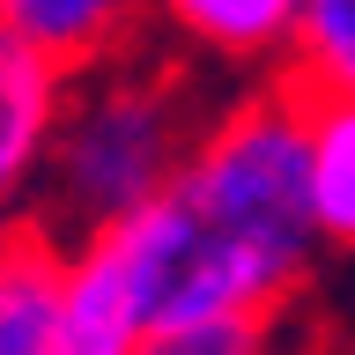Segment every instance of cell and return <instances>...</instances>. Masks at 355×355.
<instances>
[{
    "label": "cell",
    "mask_w": 355,
    "mask_h": 355,
    "mask_svg": "<svg viewBox=\"0 0 355 355\" xmlns=\"http://www.w3.org/2000/svg\"><path fill=\"white\" fill-rule=\"evenodd\" d=\"M207 89L178 52H163L155 37H141L133 52L104 60L96 74L67 82L60 126L37 171V207L22 215L44 237H96L111 222L141 215L171 193L193 148L207 141Z\"/></svg>",
    "instance_id": "7a4b0ae2"
},
{
    "label": "cell",
    "mask_w": 355,
    "mask_h": 355,
    "mask_svg": "<svg viewBox=\"0 0 355 355\" xmlns=\"http://www.w3.org/2000/svg\"><path fill=\"white\" fill-rule=\"evenodd\" d=\"M0 30L82 82L148 37V0H0Z\"/></svg>",
    "instance_id": "3957f363"
},
{
    "label": "cell",
    "mask_w": 355,
    "mask_h": 355,
    "mask_svg": "<svg viewBox=\"0 0 355 355\" xmlns=\"http://www.w3.org/2000/svg\"><path fill=\"white\" fill-rule=\"evenodd\" d=\"M67 304V244L30 215L0 230V355H60Z\"/></svg>",
    "instance_id": "5b68a950"
},
{
    "label": "cell",
    "mask_w": 355,
    "mask_h": 355,
    "mask_svg": "<svg viewBox=\"0 0 355 355\" xmlns=\"http://www.w3.org/2000/svg\"><path fill=\"white\" fill-rule=\"evenodd\" d=\"M318 96H355V0H304L296 15V52L282 60Z\"/></svg>",
    "instance_id": "ba28073f"
},
{
    "label": "cell",
    "mask_w": 355,
    "mask_h": 355,
    "mask_svg": "<svg viewBox=\"0 0 355 355\" xmlns=\"http://www.w3.org/2000/svg\"><path fill=\"white\" fill-rule=\"evenodd\" d=\"M60 104H67V74L52 60H37L22 37L0 30V230L15 222L22 193H30L37 171H44Z\"/></svg>",
    "instance_id": "277c9868"
},
{
    "label": "cell",
    "mask_w": 355,
    "mask_h": 355,
    "mask_svg": "<svg viewBox=\"0 0 355 355\" xmlns=\"http://www.w3.org/2000/svg\"><path fill=\"white\" fill-rule=\"evenodd\" d=\"M193 244L163 296V326H200V318H282L296 311L311 282V148L304 119L288 111L274 82L244 104L215 111L207 141L193 148L185 178L171 185Z\"/></svg>",
    "instance_id": "6da1fadb"
},
{
    "label": "cell",
    "mask_w": 355,
    "mask_h": 355,
    "mask_svg": "<svg viewBox=\"0 0 355 355\" xmlns=\"http://www.w3.org/2000/svg\"><path fill=\"white\" fill-rule=\"evenodd\" d=\"M148 8L222 60H266L274 44L296 37V15H304V0H148Z\"/></svg>",
    "instance_id": "52a82bcc"
},
{
    "label": "cell",
    "mask_w": 355,
    "mask_h": 355,
    "mask_svg": "<svg viewBox=\"0 0 355 355\" xmlns=\"http://www.w3.org/2000/svg\"><path fill=\"white\" fill-rule=\"evenodd\" d=\"M274 89L288 96V111L304 119L311 148V222L318 237L355 244V96H318L296 74H274Z\"/></svg>",
    "instance_id": "8992f818"
},
{
    "label": "cell",
    "mask_w": 355,
    "mask_h": 355,
    "mask_svg": "<svg viewBox=\"0 0 355 355\" xmlns=\"http://www.w3.org/2000/svg\"><path fill=\"white\" fill-rule=\"evenodd\" d=\"M282 318H200V326H163V333H148L133 355H274Z\"/></svg>",
    "instance_id": "9c48e42d"
}]
</instances>
